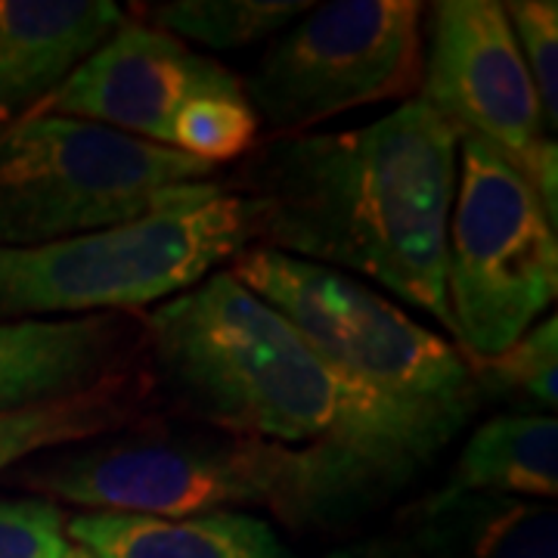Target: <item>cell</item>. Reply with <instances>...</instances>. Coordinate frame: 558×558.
<instances>
[{
	"label": "cell",
	"mask_w": 558,
	"mask_h": 558,
	"mask_svg": "<svg viewBox=\"0 0 558 558\" xmlns=\"http://www.w3.org/2000/svg\"><path fill=\"white\" fill-rule=\"evenodd\" d=\"M395 537L410 558H558V512L543 499L440 487Z\"/></svg>",
	"instance_id": "obj_13"
},
{
	"label": "cell",
	"mask_w": 558,
	"mask_h": 558,
	"mask_svg": "<svg viewBox=\"0 0 558 558\" xmlns=\"http://www.w3.org/2000/svg\"><path fill=\"white\" fill-rule=\"evenodd\" d=\"M65 531L90 558H299L267 521L248 512L190 519L78 512Z\"/></svg>",
	"instance_id": "obj_14"
},
{
	"label": "cell",
	"mask_w": 558,
	"mask_h": 558,
	"mask_svg": "<svg viewBox=\"0 0 558 558\" xmlns=\"http://www.w3.org/2000/svg\"><path fill=\"white\" fill-rule=\"evenodd\" d=\"M230 274L289 319L326 363L450 440L478 413L484 391L459 348L351 274L267 245L242 248Z\"/></svg>",
	"instance_id": "obj_4"
},
{
	"label": "cell",
	"mask_w": 558,
	"mask_h": 558,
	"mask_svg": "<svg viewBox=\"0 0 558 558\" xmlns=\"http://www.w3.org/2000/svg\"><path fill=\"white\" fill-rule=\"evenodd\" d=\"M258 140V116L245 97V87L230 94L202 97L180 116L171 134V149L205 161L211 168L245 159Z\"/></svg>",
	"instance_id": "obj_18"
},
{
	"label": "cell",
	"mask_w": 558,
	"mask_h": 558,
	"mask_svg": "<svg viewBox=\"0 0 558 558\" xmlns=\"http://www.w3.org/2000/svg\"><path fill=\"white\" fill-rule=\"evenodd\" d=\"M326 558H410L403 543L398 537H379V539H363V543H351L344 549H336Z\"/></svg>",
	"instance_id": "obj_22"
},
{
	"label": "cell",
	"mask_w": 558,
	"mask_h": 558,
	"mask_svg": "<svg viewBox=\"0 0 558 558\" xmlns=\"http://www.w3.org/2000/svg\"><path fill=\"white\" fill-rule=\"evenodd\" d=\"M481 391L524 398L539 410H556L558 400V319L549 314L512 341L497 357L472 363Z\"/></svg>",
	"instance_id": "obj_19"
},
{
	"label": "cell",
	"mask_w": 558,
	"mask_h": 558,
	"mask_svg": "<svg viewBox=\"0 0 558 558\" xmlns=\"http://www.w3.org/2000/svg\"><path fill=\"white\" fill-rule=\"evenodd\" d=\"M418 90V100L450 121L459 137L484 140L521 174L549 143L534 81L497 0L432 7Z\"/></svg>",
	"instance_id": "obj_9"
},
{
	"label": "cell",
	"mask_w": 558,
	"mask_h": 558,
	"mask_svg": "<svg viewBox=\"0 0 558 558\" xmlns=\"http://www.w3.org/2000/svg\"><path fill=\"white\" fill-rule=\"evenodd\" d=\"M444 282L450 336L469 363L519 341L558 292V230L519 168L478 137H459Z\"/></svg>",
	"instance_id": "obj_7"
},
{
	"label": "cell",
	"mask_w": 558,
	"mask_h": 558,
	"mask_svg": "<svg viewBox=\"0 0 558 558\" xmlns=\"http://www.w3.org/2000/svg\"><path fill=\"white\" fill-rule=\"evenodd\" d=\"M143 348L134 314L0 323V413L87 395L131 376Z\"/></svg>",
	"instance_id": "obj_11"
},
{
	"label": "cell",
	"mask_w": 558,
	"mask_h": 558,
	"mask_svg": "<svg viewBox=\"0 0 558 558\" xmlns=\"http://www.w3.org/2000/svg\"><path fill=\"white\" fill-rule=\"evenodd\" d=\"M459 134L425 100L336 134H286L255 146L233 193L252 242L379 282L450 332L447 223Z\"/></svg>",
	"instance_id": "obj_1"
},
{
	"label": "cell",
	"mask_w": 558,
	"mask_h": 558,
	"mask_svg": "<svg viewBox=\"0 0 558 558\" xmlns=\"http://www.w3.org/2000/svg\"><path fill=\"white\" fill-rule=\"evenodd\" d=\"M311 7L304 0H174L146 7V20L183 44L196 40L215 50H236L274 38Z\"/></svg>",
	"instance_id": "obj_17"
},
{
	"label": "cell",
	"mask_w": 558,
	"mask_h": 558,
	"mask_svg": "<svg viewBox=\"0 0 558 558\" xmlns=\"http://www.w3.org/2000/svg\"><path fill=\"white\" fill-rule=\"evenodd\" d=\"M16 481L87 512L190 519L267 506L292 527L348 524L400 490L344 453L161 422L25 459Z\"/></svg>",
	"instance_id": "obj_3"
},
{
	"label": "cell",
	"mask_w": 558,
	"mask_h": 558,
	"mask_svg": "<svg viewBox=\"0 0 558 558\" xmlns=\"http://www.w3.org/2000/svg\"><path fill=\"white\" fill-rule=\"evenodd\" d=\"M220 62L146 22H124L28 116H65L171 149L174 124L202 97L240 90Z\"/></svg>",
	"instance_id": "obj_10"
},
{
	"label": "cell",
	"mask_w": 558,
	"mask_h": 558,
	"mask_svg": "<svg viewBox=\"0 0 558 558\" xmlns=\"http://www.w3.org/2000/svg\"><path fill=\"white\" fill-rule=\"evenodd\" d=\"M69 515L53 499H0V558H78Z\"/></svg>",
	"instance_id": "obj_21"
},
{
	"label": "cell",
	"mask_w": 558,
	"mask_h": 558,
	"mask_svg": "<svg viewBox=\"0 0 558 558\" xmlns=\"http://www.w3.org/2000/svg\"><path fill=\"white\" fill-rule=\"evenodd\" d=\"M124 22L112 0H0V128L38 109Z\"/></svg>",
	"instance_id": "obj_12"
},
{
	"label": "cell",
	"mask_w": 558,
	"mask_h": 558,
	"mask_svg": "<svg viewBox=\"0 0 558 558\" xmlns=\"http://www.w3.org/2000/svg\"><path fill=\"white\" fill-rule=\"evenodd\" d=\"M143 348L168 400L227 435L344 453L398 487L450 444L326 363L230 270L156 304L143 319Z\"/></svg>",
	"instance_id": "obj_2"
},
{
	"label": "cell",
	"mask_w": 558,
	"mask_h": 558,
	"mask_svg": "<svg viewBox=\"0 0 558 558\" xmlns=\"http://www.w3.org/2000/svg\"><path fill=\"white\" fill-rule=\"evenodd\" d=\"M422 60L418 0H336L295 20L242 87L258 121L286 137L348 109L413 97Z\"/></svg>",
	"instance_id": "obj_8"
},
{
	"label": "cell",
	"mask_w": 558,
	"mask_h": 558,
	"mask_svg": "<svg viewBox=\"0 0 558 558\" xmlns=\"http://www.w3.org/2000/svg\"><path fill=\"white\" fill-rule=\"evenodd\" d=\"M143 385L134 376L100 385L87 395L0 413V475L25 459L69 444L102 438L143 422Z\"/></svg>",
	"instance_id": "obj_16"
},
{
	"label": "cell",
	"mask_w": 558,
	"mask_h": 558,
	"mask_svg": "<svg viewBox=\"0 0 558 558\" xmlns=\"http://www.w3.org/2000/svg\"><path fill=\"white\" fill-rule=\"evenodd\" d=\"M252 245L242 196H220L69 240L0 248V323L131 314L193 289Z\"/></svg>",
	"instance_id": "obj_6"
},
{
	"label": "cell",
	"mask_w": 558,
	"mask_h": 558,
	"mask_svg": "<svg viewBox=\"0 0 558 558\" xmlns=\"http://www.w3.org/2000/svg\"><path fill=\"white\" fill-rule=\"evenodd\" d=\"M78 558H90V556H87V553H84V549H81V553H78Z\"/></svg>",
	"instance_id": "obj_23"
},
{
	"label": "cell",
	"mask_w": 558,
	"mask_h": 558,
	"mask_svg": "<svg viewBox=\"0 0 558 558\" xmlns=\"http://www.w3.org/2000/svg\"><path fill=\"white\" fill-rule=\"evenodd\" d=\"M174 149L65 116L0 128V248L109 230L165 208L208 202L227 186Z\"/></svg>",
	"instance_id": "obj_5"
},
{
	"label": "cell",
	"mask_w": 558,
	"mask_h": 558,
	"mask_svg": "<svg viewBox=\"0 0 558 558\" xmlns=\"http://www.w3.org/2000/svg\"><path fill=\"white\" fill-rule=\"evenodd\" d=\"M502 13L515 35L521 60L534 81L543 124L558 128V3L556 0H512L502 3Z\"/></svg>",
	"instance_id": "obj_20"
},
{
	"label": "cell",
	"mask_w": 558,
	"mask_h": 558,
	"mask_svg": "<svg viewBox=\"0 0 558 558\" xmlns=\"http://www.w3.org/2000/svg\"><path fill=\"white\" fill-rule=\"evenodd\" d=\"M447 487L502 497L553 499L558 494V422L546 413H502L462 447Z\"/></svg>",
	"instance_id": "obj_15"
}]
</instances>
